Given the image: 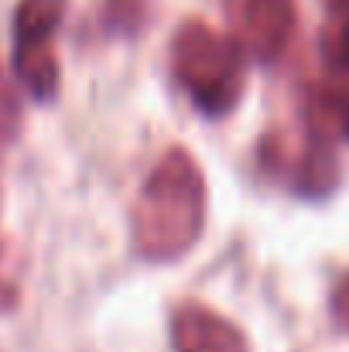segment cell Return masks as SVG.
Wrapping results in <instances>:
<instances>
[{
    "mask_svg": "<svg viewBox=\"0 0 349 352\" xmlns=\"http://www.w3.org/2000/svg\"><path fill=\"white\" fill-rule=\"evenodd\" d=\"M154 14V0H103V31L110 38H137Z\"/></svg>",
    "mask_w": 349,
    "mask_h": 352,
    "instance_id": "cell-8",
    "label": "cell"
},
{
    "mask_svg": "<svg viewBox=\"0 0 349 352\" xmlns=\"http://www.w3.org/2000/svg\"><path fill=\"white\" fill-rule=\"evenodd\" d=\"M171 76L189 103L209 120L230 117L246 93V62L233 34L189 17L171 34Z\"/></svg>",
    "mask_w": 349,
    "mask_h": 352,
    "instance_id": "cell-2",
    "label": "cell"
},
{
    "mask_svg": "<svg viewBox=\"0 0 349 352\" xmlns=\"http://www.w3.org/2000/svg\"><path fill=\"white\" fill-rule=\"evenodd\" d=\"M302 120L336 144H349V82L346 76L312 82L305 89Z\"/></svg>",
    "mask_w": 349,
    "mask_h": 352,
    "instance_id": "cell-7",
    "label": "cell"
},
{
    "mask_svg": "<svg viewBox=\"0 0 349 352\" xmlns=\"http://www.w3.org/2000/svg\"><path fill=\"white\" fill-rule=\"evenodd\" d=\"M17 133H21V100H17L10 76L0 65V151L10 147L17 140Z\"/></svg>",
    "mask_w": 349,
    "mask_h": 352,
    "instance_id": "cell-10",
    "label": "cell"
},
{
    "mask_svg": "<svg viewBox=\"0 0 349 352\" xmlns=\"http://www.w3.org/2000/svg\"><path fill=\"white\" fill-rule=\"evenodd\" d=\"M336 140L302 120L298 130H271L260 140V164L302 199H326L339 185Z\"/></svg>",
    "mask_w": 349,
    "mask_h": 352,
    "instance_id": "cell-4",
    "label": "cell"
},
{
    "mask_svg": "<svg viewBox=\"0 0 349 352\" xmlns=\"http://www.w3.org/2000/svg\"><path fill=\"white\" fill-rule=\"evenodd\" d=\"M230 34L257 62H277L298 28L295 0H223Z\"/></svg>",
    "mask_w": 349,
    "mask_h": 352,
    "instance_id": "cell-5",
    "label": "cell"
},
{
    "mask_svg": "<svg viewBox=\"0 0 349 352\" xmlns=\"http://www.w3.org/2000/svg\"><path fill=\"white\" fill-rule=\"evenodd\" d=\"M332 318H336L339 329L349 332V274L339 277V284H336V291H332Z\"/></svg>",
    "mask_w": 349,
    "mask_h": 352,
    "instance_id": "cell-11",
    "label": "cell"
},
{
    "mask_svg": "<svg viewBox=\"0 0 349 352\" xmlns=\"http://www.w3.org/2000/svg\"><path fill=\"white\" fill-rule=\"evenodd\" d=\"M326 10H329V17H343L349 14V0H319Z\"/></svg>",
    "mask_w": 349,
    "mask_h": 352,
    "instance_id": "cell-13",
    "label": "cell"
},
{
    "mask_svg": "<svg viewBox=\"0 0 349 352\" xmlns=\"http://www.w3.org/2000/svg\"><path fill=\"white\" fill-rule=\"evenodd\" d=\"M168 332L175 352H250L246 332L202 301L175 305Z\"/></svg>",
    "mask_w": 349,
    "mask_h": 352,
    "instance_id": "cell-6",
    "label": "cell"
},
{
    "mask_svg": "<svg viewBox=\"0 0 349 352\" xmlns=\"http://www.w3.org/2000/svg\"><path fill=\"white\" fill-rule=\"evenodd\" d=\"M65 10L69 0H17L14 7V76L24 86V93L41 107L55 103L62 89L55 38L65 21Z\"/></svg>",
    "mask_w": 349,
    "mask_h": 352,
    "instance_id": "cell-3",
    "label": "cell"
},
{
    "mask_svg": "<svg viewBox=\"0 0 349 352\" xmlns=\"http://www.w3.org/2000/svg\"><path fill=\"white\" fill-rule=\"evenodd\" d=\"M206 216L209 188L199 161L185 147H168L147 171L134 202L130 233L137 256L147 263H178L199 246Z\"/></svg>",
    "mask_w": 349,
    "mask_h": 352,
    "instance_id": "cell-1",
    "label": "cell"
},
{
    "mask_svg": "<svg viewBox=\"0 0 349 352\" xmlns=\"http://www.w3.org/2000/svg\"><path fill=\"white\" fill-rule=\"evenodd\" d=\"M17 305H21V291H17V284H14L10 277L0 274V315H10Z\"/></svg>",
    "mask_w": 349,
    "mask_h": 352,
    "instance_id": "cell-12",
    "label": "cell"
},
{
    "mask_svg": "<svg viewBox=\"0 0 349 352\" xmlns=\"http://www.w3.org/2000/svg\"><path fill=\"white\" fill-rule=\"evenodd\" d=\"M322 58L332 76H349V14L332 17L322 31Z\"/></svg>",
    "mask_w": 349,
    "mask_h": 352,
    "instance_id": "cell-9",
    "label": "cell"
}]
</instances>
